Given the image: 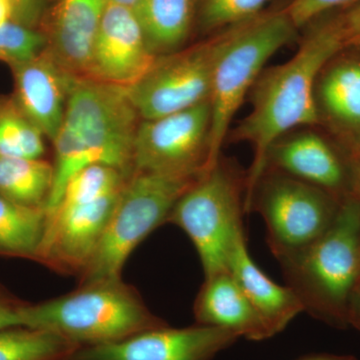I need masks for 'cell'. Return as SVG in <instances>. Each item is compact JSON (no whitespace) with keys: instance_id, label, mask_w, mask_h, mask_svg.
<instances>
[{"instance_id":"7a4b0ae2","label":"cell","mask_w":360,"mask_h":360,"mask_svg":"<svg viewBox=\"0 0 360 360\" xmlns=\"http://www.w3.org/2000/svg\"><path fill=\"white\" fill-rule=\"evenodd\" d=\"M141 120L124 87L71 77L65 117L52 141L54 181L46 212L56 207L66 182L82 168L108 165L130 176Z\"/></svg>"},{"instance_id":"ac0fdd59","label":"cell","mask_w":360,"mask_h":360,"mask_svg":"<svg viewBox=\"0 0 360 360\" xmlns=\"http://www.w3.org/2000/svg\"><path fill=\"white\" fill-rule=\"evenodd\" d=\"M229 271L248 298L272 335L281 333L304 311L292 290L274 283L251 258L245 234L236 241L229 260Z\"/></svg>"},{"instance_id":"44dd1931","label":"cell","mask_w":360,"mask_h":360,"mask_svg":"<svg viewBox=\"0 0 360 360\" xmlns=\"http://www.w3.org/2000/svg\"><path fill=\"white\" fill-rule=\"evenodd\" d=\"M53 181V165L42 158L0 155V195L11 202L46 208Z\"/></svg>"},{"instance_id":"603a6c76","label":"cell","mask_w":360,"mask_h":360,"mask_svg":"<svg viewBox=\"0 0 360 360\" xmlns=\"http://www.w3.org/2000/svg\"><path fill=\"white\" fill-rule=\"evenodd\" d=\"M77 348L44 329L20 326L0 330V360H65Z\"/></svg>"},{"instance_id":"f1b7e54d","label":"cell","mask_w":360,"mask_h":360,"mask_svg":"<svg viewBox=\"0 0 360 360\" xmlns=\"http://www.w3.org/2000/svg\"><path fill=\"white\" fill-rule=\"evenodd\" d=\"M49 0H11V20L35 28L44 16Z\"/></svg>"},{"instance_id":"1f68e13d","label":"cell","mask_w":360,"mask_h":360,"mask_svg":"<svg viewBox=\"0 0 360 360\" xmlns=\"http://www.w3.org/2000/svg\"><path fill=\"white\" fill-rule=\"evenodd\" d=\"M13 8L11 0H0V26L11 20Z\"/></svg>"},{"instance_id":"7c38bea8","label":"cell","mask_w":360,"mask_h":360,"mask_svg":"<svg viewBox=\"0 0 360 360\" xmlns=\"http://www.w3.org/2000/svg\"><path fill=\"white\" fill-rule=\"evenodd\" d=\"M239 338L217 326H167L108 345L78 347L65 360H212Z\"/></svg>"},{"instance_id":"ba28073f","label":"cell","mask_w":360,"mask_h":360,"mask_svg":"<svg viewBox=\"0 0 360 360\" xmlns=\"http://www.w3.org/2000/svg\"><path fill=\"white\" fill-rule=\"evenodd\" d=\"M340 205L323 189L266 169L245 201V212L262 215L267 243L279 259L319 238L335 219Z\"/></svg>"},{"instance_id":"9c48e42d","label":"cell","mask_w":360,"mask_h":360,"mask_svg":"<svg viewBox=\"0 0 360 360\" xmlns=\"http://www.w3.org/2000/svg\"><path fill=\"white\" fill-rule=\"evenodd\" d=\"M210 101L172 115L141 120L134 146V172L201 176L210 167Z\"/></svg>"},{"instance_id":"d6a6232c","label":"cell","mask_w":360,"mask_h":360,"mask_svg":"<svg viewBox=\"0 0 360 360\" xmlns=\"http://www.w3.org/2000/svg\"><path fill=\"white\" fill-rule=\"evenodd\" d=\"M297 360H349L341 359V357L330 356V355H309V356L302 357Z\"/></svg>"},{"instance_id":"8992f818","label":"cell","mask_w":360,"mask_h":360,"mask_svg":"<svg viewBox=\"0 0 360 360\" xmlns=\"http://www.w3.org/2000/svg\"><path fill=\"white\" fill-rule=\"evenodd\" d=\"M246 175L224 160L182 194L167 219L186 232L200 255L206 277L229 272L236 241L245 234Z\"/></svg>"},{"instance_id":"484cf974","label":"cell","mask_w":360,"mask_h":360,"mask_svg":"<svg viewBox=\"0 0 360 360\" xmlns=\"http://www.w3.org/2000/svg\"><path fill=\"white\" fill-rule=\"evenodd\" d=\"M270 0H202L200 23L206 32H219L264 13Z\"/></svg>"},{"instance_id":"5b68a950","label":"cell","mask_w":360,"mask_h":360,"mask_svg":"<svg viewBox=\"0 0 360 360\" xmlns=\"http://www.w3.org/2000/svg\"><path fill=\"white\" fill-rule=\"evenodd\" d=\"M286 285L314 316L342 314L360 281V200L340 203L335 219L314 243L277 259Z\"/></svg>"},{"instance_id":"ffe728a7","label":"cell","mask_w":360,"mask_h":360,"mask_svg":"<svg viewBox=\"0 0 360 360\" xmlns=\"http://www.w3.org/2000/svg\"><path fill=\"white\" fill-rule=\"evenodd\" d=\"M132 11L156 56L179 51L188 39L194 0H137Z\"/></svg>"},{"instance_id":"d6986e66","label":"cell","mask_w":360,"mask_h":360,"mask_svg":"<svg viewBox=\"0 0 360 360\" xmlns=\"http://www.w3.org/2000/svg\"><path fill=\"white\" fill-rule=\"evenodd\" d=\"M335 58L322 68L315 84L319 123L326 120L360 141V59Z\"/></svg>"},{"instance_id":"4fadbf2b","label":"cell","mask_w":360,"mask_h":360,"mask_svg":"<svg viewBox=\"0 0 360 360\" xmlns=\"http://www.w3.org/2000/svg\"><path fill=\"white\" fill-rule=\"evenodd\" d=\"M156 58L132 8L108 1L86 77L127 89L148 72Z\"/></svg>"},{"instance_id":"7402d4cb","label":"cell","mask_w":360,"mask_h":360,"mask_svg":"<svg viewBox=\"0 0 360 360\" xmlns=\"http://www.w3.org/2000/svg\"><path fill=\"white\" fill-rule=\"evenodd\" d=\"M45 224V208L26 207L0 195V255L37 259Z\"/></svg>"},{"instance_id":"6da1fadb","label":"cell","mask_w":360,"mask_h":360,"mask_svg":"<svg viewBox=\"0 0 360 360\" xmlns=\"http://www.w3.org/2000/svg\"><path fill=\"white\" fill-rule=\"evenodd\" d=\"M310 25L292 58L264 70L251 89L250 115L231 130L229 141L248 142L253 160L246 174L245 202L266 167L272 144L283 135L319 124L315 101L317 77L349 44L340 16Z\"/></svg>"},{"instance_id":"277c9868","label":"cell","mask_w":360,"mask_h":360,"mask_svg":"<svg viewBox=\"0 0 360 360\" xmlns=\"http://www.w3.org/2000/svg\"><path fill=\"white\" fill-rule=\"evenodd\" d=\"M297 28L286 8L262 13L217 32L210 104V167L220 158L232 120L245 103L264 66L296 37Z\"/></svg>"},{"instance_id":"d4e9b609","label":"cell","mask_w":360,"mask_h":360,"mask_svg":"<svg viewBox=\"0 0 360 360\" xmlns=\"http://www.w3.org/2000/svg\"><path fill=\"white\" fill-rule=\"evenodd\" d=\"M129 177L108 165H94L82 168L66 182L56 207L82 205L118 193Z\"/></svg>"},{"instance_id":"4316f807","label":"cell","mask_w":360,"mask_h":360,"mask_svg":"<svg viewBox=\"0 0 360 360\" xmlns=\"http://www.w3.org/2000/svg\"><path fill=\"white\" fill-rule=\"evenodd\" d=\"M49 46L46 34L8 20L0 26V61L9 66L27 63Z\"/></svg>"},{"instance_id":"8fae6325","label":"cell","mask_w":360,"mask_h":360,"mask_svg":"<svg viewBox=\"0 0 360 360\" xmlns=\"http://www.w3.org/2000/svg\"><path fill=\"white\" fill-rule=\"evenodd\" d=\"M120 191L90 202L58 206L46 212L35 262L54 271L79 276L101 243Z\"/></svg>"},{"instance_id":"5bb4252c","label":"cell","mask_w":360,"mask_h":360,"mask_svg":"<svg viewBox=\"0 0 360 360\" xmlns=\"http://www.w3.org/2000/svg\"><path fill=\"white\" fill-rule=\"evenodd\" d=\"M11 68L14 101L44 137L53 141L65 117L73 75L58 65L47 49L37 58Z\"/></svg>"},{"instance_id":"4dcf8cb0","label":"cell","mask_w":360,"mask_h":360,"mask_svg":"<svg viewBox=\"0 0 360 360\" xmlns=\"http://www.w3.org/2000/svg\"><path fill=\"white\" fill-rule=\"evenodd\" d=\"M340 20L349 44L360 40V4L340 15Z\"/></svg>"},{"instance_id":"30bf717a","label":"cell","mask_w":360,"mask_h":360,"mask_svg":"<svg viewBox=\"0 0 360 360\" xmlns=\"http://www.w3.org/2000/svg\"><path fill=\"white\" fill-rule=\"evenodd\" d=\"M217 34L186 49L158 56L127 96L141 120H155L210 101Z\"/></svg>"},{"instance_id":"2e32d148","label":"cell","mask_w":360,"mask_h":360,"mask_svg":"<svg viewBox=\"0 0 360 360\" xmlns=\"http://www.w3.org/2000/svg\"><path fill=\"white\" fill-rule=\"evenodd\" d=\"M108 0H56L47 51L66 72L86 77Z\"/></svg>"},{"instance_id":"83f0119b","label":"cell","mask_w":360,"mask_h":360,"mask_svg":"<svg viewBox=\"0 0 360 360\" xmlns=\"http://www.w3.org/2000/svg\"><path fill=\"white\" fill-rule=\"evenodd\" d=\"M356 1L359 0H291L286 11L293 25L300 30L333 9Z\"/></svg>"},{"instance_id":"cb8c5ba5","label":"cell","mask_w":360,"mask_h":360,"mask_svg":"<svg viewBox=\"0 0 360 360\" xmlns=\"http://www.w3.org/2000/svg\"><path fill=\"white\" fill-rule=\"evenodd\" d=\"M44 153V135L13 96L0 94V155L42 158Z\"/></svg>"},{"instance_id":"e0dca14e","label":"cell","mask_w":360,"mask_h":360,"mask_svg":"<svg viewBox=\"0 0 360 360\" xmlns=\"http://www.w3.org/2000/svg\"><path fill=\"white\" fill-rule=\"evenodd\" d=\"M193 312L196 324L229 329L246 340L274 336L229 271L206 277Z\"/></svg>"},{"instance_id":"d590c367","label":"cell","mask_w":360,"mask_h":360,"mask_svg":"<svg viewBox=\"0 0 360 360\" xmlns=\"http://www.w3.org/2000/svg\"><path fill=\"white\" fill-rule=\"evenodd\" d=\"M357 319H359V321L360 322V309H359V315H357Z\"/></svg>"},{"instance_id":"9a60e30c","label":"cell","mask_w":360,"mask_h":360,"mask_svg":"<svg viewBox=\"0 0 360 360\" xmlns=\"http://www.w3.org/2000/svg\"><path fill=\"white\" fill-rule=\"evenodd\" d=\"M266 169L290 175L330 194L342 188L347 179L345 165L335 149L310 127L293 130L274 142L267 153Z\"/></svg>"},{"instance_id":"e575fe53","label":"cell","mask_w":360,"mask_h":360,"mask_svg":"<svg viewBox=\"0 0 360 360\" xmlns=\"http://www.w3.org/2000/svg\"><path fill=\"white\" fill-rule=\"evenodd\" d=\"M359 181H360V149H359Z\"/></svg>"},{"instance_id":"836d02e7","label":"cell","mask_w":360,"mask_h":360,"mask_svg":"<svg viewBox=\"0 0 360 360\" xmlns=\"http://www.w3.org/2000/svg\"><path fill=\"white\" fill-rule=\"evenodd\" d=\"M111 4H118L129 8H134V4H136L137 0H108Z\"/></svg>"},{"instance_id":"52a82bcc","label":"cell","mask_w":360,"mask_h":360,"mask_svg":"<svg viewBox=\"0 0 360 360\" xmlns=\"http://www.w3.org/2000/svg\"><path fill=\"white\" fill-rule=\"evenodd\" d=\"M201 176L132 172L118 195L96 252L78 276L79 283L120 278L132 251L160 225L167 224L175 203Z\"/></svg>"},{"instance_id":"f546056e","label":"cell","mask_w":360,"mask_h":360,"mask_svg":"<svg viewBox=\"0 0 360 360\" xmlns=\"http://www.w3.org/2000/svg\"><path fill=\"white\" fill-rule=\"evenodd\" d=\"M25 304L0 286V330L23 326L21 309Z\"/></svg>"},{"instance_id":"3957f363","label":"cell","mask_w":360,"mask_h":360,"mask_svg":"<svg viewBox=\"0 0 360 360\" xmlns=\"http://www.w3.org/2000/svg\"><path fill=\"white\" fill-rule=\"evenodd\" d=\"M23 326L51 331L77 345L96 347L168 326L120 278L79 283L77 290L21 309Z\"/></svg>"}]
</instances>
